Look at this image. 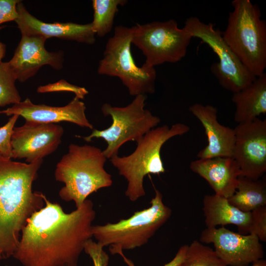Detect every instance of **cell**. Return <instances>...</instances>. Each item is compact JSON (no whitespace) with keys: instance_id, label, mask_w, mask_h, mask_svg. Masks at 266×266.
<instances>
[{"instance_id":"9c48e42d","label":"cell","mask_w":266,"mask_h":266,"mask_svg":"<svg viewBox=\"0 0 266 266\" xmlns=\"http://www.w3.org/2000/svg\"><path fill=\"white\" fill-rule=\"evenodd\" d=\"M132 29V44L142 51L143 64L148 67L179 62L186 55L193 38L174 19L137 24Z\"/></svg>"},{"instance_id":"52a82bcc","label":"cell","mask_w":266,"mask_h":266,"mask_svg":"<svg viewBox=\"0 0 266 266\" xmlns=\"http://www.w3.org/2000/svg\"><path fill=\"white\" fill-rule=\"evenodd\" d=\"M132 34V27H115L113 35L106 43L98 73L118 77L132 96L152 94L155 91V68L136 65L131 52Z\"/></svg>"},{"instance_id":"f1b7e54d","label":"cell","mask_w":266,"mask_h":266,"mask_svg":"<svg viewBox=\"0 0 266 266\" xmlns=\"http://www.w3.org/2000/svg\"><path fill=\"white\" fill-rule=\"evenodd\" d=\"M19 0H0V25L15 21L18 17L17 5Z\"/></svg>"},{"instance_id":"3957f363","label":"cell","mask_w":266,"mask_h":266,"mask_svg":"<svg viewBox=\"0 0 266 266\" xmlns=\"http://www.w3.org/2000/svg\"><path fill=\"white\" fill-rule=\"evenodd\" d=\"M106 161L98 147L70 144L55 171L56 180L65 184L59 192L60 197L73 201L77 208L91 194L111 186V175L104 168Z\"/></svg>"},{"instance_id":"30bf717a","label":"cell","mask_w":266,"mask_h":266,"mask_svg":"<svg viewBox=\"0 0 266 266\" xmlns=\"http://www.w3.org/2000/svg\"><path fill=\"white\" fill-rule=\"evenodd\" d=\"M193 37L200 39L217 55L218 62L210 67L212 74L224 89L236 93L253 82L256 77L239 61L223 38L222 33L211 23H205L197 17H190L183 27Z\"/></svg>"},{"instance_id":"8fae6325","label":"cell","mask_w":266,"mask_h":266,"mask_svg":"<svg viewBox=\"0 0 266 266\" xmlns=\"http://www.w3.org/2000/svg\"><path fill=\"white\" fill-rule=\"evenodd\" d=\"M235 141L233 158L240 176L258 179L266 172V120L259 118L239 123L234 128Z\"/></svg>"},{"instance_id":"d6986e66","label":"cell","mask_w":266,"mask_h":266,"mask_svg":"<svg viewBox=\"0 0 266 266\" xmlns=\"http://www.w3.org/2000/svg\"><path fill=\"white\" fill-rule=\"evenodd\" d=\"M234 121L238 124L252 121L266 113V73L257 77L250 85L233 93Z\"/></svg>"},{"instance_id":"e0dca14e","label":"cell","mask_w":266,"mask_h":266,"mask_svg":"<svg viewBox=\"0 0 266 266\" xmlns=\"http://www.w3.org/2000/svg\"><path fill=\"white\" fill-rule=\"evenodd\" d=\"M189 110L202 124L207 139V145L198 153L197 157L200 159L233 157L234 129L219 123L217 108L197 103L190 105Z\"/></svg>"},{"instance_id":"277c9868","label":"cell","mask_w":266,"mask_h":266,"mask_svg":"<svg viewBox=\"0 0 266 266\" xmlns=\"http://www.w3.org/2000/svg\"><path fill=\"white\" fill-rule=\"evenodd\" d=\"M223 39L255 77L266 68V22L259 7L250 0H233Z\"/></svg>"},{"instance_id":"ffe728a7","label":"cell","mask_w":266,"mask_h":266,"mask_svg":"<svg viewBox=\"0 0 266 266\" xmlns=\"http://www.w3.org/2000/svg\"><path fill=\"white\" fill-rule=\"evenodd\" d=\"M202 209L207 228L234 225L237 227L239 233L245 234L250 212L239 210L231 205L228 199L215 194L204 197Z\"/></svg>"},{"instance_id":"44dd1931","label":"cell","mask_w":266,"mask_h":266,"mask_svg":"<svg viewBox=\"0 0 266 266\" xmlns=\"http://www.w3.org/2000/svg\"><path fill=\"white\" fill-rule=\"evenodd\" d=\"M229 202L239 210L251 212L266 206V181L265 177L253 179L240 176L234 194L228 199Z\"/></svg>"},{"instance_id":"7402d4cb","label":"cell","mask_w":266,"mask_h":266,"mask_svg":"<svg viewBox=\"0 0 266 266\" xmlns=\"http://www.w3.org/2000/svg\"><path fill=\"white\" fill-rule=\"evenodd\" d=\"M127 2L126 0H92L94 14L91 23L96 35L103 37L111 31L119 6Z\"/></svg>"},{"instance_id":"ba28073f","label":"cell","mask_w":266,"mask_h":266,"mask_svg":"<svg viewBox=\"0 0 266 266\" xmlns=\"http://www.w3.org/2000/svg\"><path fill=\"white\" fill-rule=\"evenodd\" d=\"M146 100L145 95H139L125 107L103 104L101 110L105 116H111L112 123L110 126L102 130L94 129L91 134L87 136H76L88 142L93 138H103L107 144L106 148L102 151L106 158L118 155L120 148L125 143L136 141L160 123L159 117L144 108Z\"/></svg>"},{"instance_id":"4dcf8cb0","label":"cell","mask_w":266,"mask_h":266,"mask_svg":"<svg viewBox=\"0 0 266 266\" xmlns=\"http://www.w3.org/2000/svg\"><path fill=\"white\" fill-rule=\"evenodd\" d=\"M3 27L0 26V30ZM6 53V45L0 41V63L2 62V59L3 58Z\"/></svg>"},{"instance_id":"4316f807","label":"cell","mask_w":266,"mask_h":266,"mask_svg":"<svg viewBox=\"0 0 266 266\" xmlns=\"http://www.w3.org/2000/svg\"><path fill=\"white\" fill-rule=\"evenodd\" d=\"M59 91L72 92L75 94V97L80 100L83 99L88 93V91L85 88L70 84L64 79L54 83L40 86L37 89V92L39 93Z\"/></svg>"},{"instance_id":"5b68a950","label":"cell","mask_w":266,"mask_h":266,"mask_svg":"<svg viewBox=\"0 0 266 266\" xmlns=\"http://www.w3.org/2000/svg\"><path fill=\"white\" fill-rule=\"evenodd\" d=\"M189 130L190 127L183 123L170 128L164 125L153 128L136 141L137 147L132 154L122 157L118 155L110 159L119 174L128 182L125 194L130 201L134 202L145 195L143 179L146 175L165 172L161 155L163 145L171 138Z\"/></svg>"},{"instance_id":"2e32d148","label":"cell","mask_w":266,"mask_h":266,"mask_svg":"<svg viewBox=\"0 0 266 266\" xmlns=\"http://www.w3.org/2000/svg\"><path fill=\"white\" fill-rule=\"evenodd\" d=\"M17 9L18 17L15 21L21 34L40 35L46 39L56 37L88 44L96 41V34L91 23H46L30 13L21 0L17 4Z\"/></svg>"},{"instance_id":"cb8c5ba5","label":"cell","mask_w":266,"mask_h":266,"mask_svg":"<svg viewBox=\"0 0 266 266\" xmlns=\"http://www.w3.org/2000/svg\"><path fill=\"white\" fill-rule=\"evenodd\" d=\"M17 80L8 62L0 63V107L15 104L21 101L16 88Z\"/></svg>"},{"instance_id":"7c38bea8","label":"cell","mask_w":266,"mask_h":266,"mask_svg":"<svg viewBox=\"0 0 266 266\" xmlns=\"http://www.w3.org/2000/svg\"><path fill=\"white\" fill-rule=\"evenodd\" d=\"M64 133L62 126L26 120L20 127H15L11 137L13 159H25L33 163L54 152L61 142Z\"/></svg>"},{"instance_id":"6da1fadb","label":"cell","mask_w":266,"mask_h":266,"mask_svg":"<svg viewBox=\"0 0 266 266\" xmlns=\"http://www.w3.org/2000/svg\"><path fill=\"white\" fill-rule=\"evenodd\" d=\"M45 204L29 219L13 257L23 266H77L85 243L93 237L96 211L86 199L65 212L45 196Z\"/></svg>"},{"instance_id":"7a4b0ae2","label":"cell","mask_w":266,"mask_h":266,"mask_svg":"<svg viewBox=\"0 0 266 266\" xmlns=\"http://www.w3.org/2000/svg\"><path fill=\"white\" fill-rule=\"evenodd\" d=\"M43 159L26 164L0 154V261L12 257L30 217L44 205L32 186Z\"/></svg>"},{"instance_id":"1f68e13d","label":"cell","mask_w":266,"mask_h":266,"mask_svg":"<svg viewBox=\"0 0 266 266\" xmlns=\"http://www.w3.org/2000/svg\"><path fill=\"white\" fill-rule=\"evenodd\" d=\"M251 266H266V261L260 259L253 263Z\"/></svg>"},{"instance_id":"9a60e30c","label":"cell","mask_w":266,"mask_h":266,"mask_svg":"<svg viewBox=\"0 0 266 266\" xmlns=\"http://www.w3.org/2000/svg\"><path fill=\"white\" fill-rule=\"evenodd\" d=\"M86 106L80 99L74 97L67 104L62 107L46 104H36L27 98L6 109L0 110V114L7 116L17 114L26 120L45 123L68 122L81 127L94 129L85 115Z\"/></svg>"},{"instance_id":"f546056e","label":"cell","mask_w":266,"mask_h":266,"mask_svg":"<svg viewBox=\"0 0 266 266\" xmlns=\"http://www.w3.org/2000/svg\"><path fill=\"white\" fill-rule=\"evenodd\" d=\"M187 246L188 245H184L180 247L173 259L163 266H178L184 259ZM118 254L123 258L124 261L128 266H135L130 259L124 255L123 251L119 252Z\"/></svg>"},{"instance_id":"603a6c76","label":"cell","mask_w":266,"mask_h":266,"mask_svg":"<svg viewBox=\"0 0 266 266\" xmlns=\"http://www.w3.org/2000/svg\"><path fill=\"white\" fill-rule=\"evenodd\" d=\"M178 266H227L211 247L194 240L187 246L185 257Z\"/></svg>"},{"instance_id":"4fadbf2b","label":"cell","mask_w":266,"mask_h":266,"mask_svg":"<svg viewBox=\"0 0 266 266\" xmlns=\"http://www.w3.org/2000/svg\"><path fill=\"white\" fill-rule=\"evenodd\" d=\"M200 241L213 243L214 250L227 266H248L264 256L263 247L256 236L236 233L224 226L205 229Z\"/></svg>"},{"instance_id":"83f0119b","label":"cell","mask_w":266,"mask_h":266,"mask_svg":"<svg viewBox=\"0 0 266 266\" xmlns=\"http://www.w3.org/2000/svg\"><path fill=\"white\" fill-rule=\"evenodd\" d=\"M84 252L91 258L94 266H107L109 256L103 250V247L98 242L89 239L85 244Z\"/></svg>"},{"instance_id":"d4e9b609","label":"cell","mask_w":266,"mask_h":266,"mask_svg":"<svg viewBox=\"0 0 266 266\" xmlns=\"http://www.w3.org/2000/svg\"><path fill=\"white\" fill-rule=\"evenodd\" d=\"M256 236L260 241H266V206L250 212L245 234Z\"/></svg>"},{"instance_id":"ac0fdd59","label":"cell","mask_w":266,"mask_h":266,"mask_svg":"<svg viewBox=\"0 0 266 266\" xmlns=\"http://www.w3.org/2000/svg\"><path fill=\"white\" fill-rule=\"evenodd\" d=\"M190 168L208 182L215 194L227 199L235 192L241 174L233 157L199 159L192 161Z\"/></svg>"},{"instance_id":"5bb4252c","label":"cell","mask_w":266,"mask_h":266,"mask_svg":"<svg viewBox=\"0 0 266 266\" xmlns=\"http://www.w3.org/2000/svg\"><path fill=\"white\" fill-rule=\"evenodd\" d=\"M46 40L40 35L22 34L13 57L8 62L16 79L20 82L34 76L44 65L57 70L63 67V53L48 52L44 47Z\"/></svg>"},{"instance_id":"8992f818","label":"cell","mask_w":266,"mask_h":266,"mask_svg":"<svg viewBox=\"0 0 266 266\" xmlns=\"http://www.w3.org/2000/svg\"><path fill=\"white\" fill-rule=\"evenodd\" d=\"M155 191L150 207L115 223L93 226V237L97 242L103 247L109 246L112 255L146 244L171 215V209L163 201L162 193Z\"/></svg>"},{"instance_id":"484cf974","label":"cell","mask_w":266,"mask_h":266,"mask_svg":"<svg viewBox=\"0 0 266 266\" xmlns=\"http://www.w3.org/2000/svg\"><path fill=\"white\" fill-rule=\"evenodd\" d=\"M19 117L17 114L12 115L7 122L0 127V154L8 159L12 158L11 137Z\"/></svg>"}]
</instances>
